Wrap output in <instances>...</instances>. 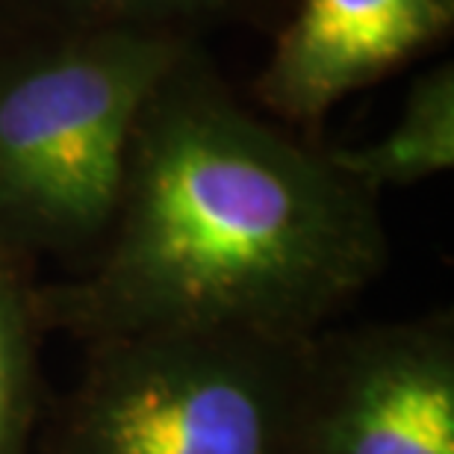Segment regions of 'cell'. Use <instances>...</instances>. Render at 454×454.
<instances>
[{
    "label": "cell",
    "mask_w": 454,
    "mask_h": 454,
    "mask_svg": "<svg viewBox=\"0 0 454 454\" xmlns=\"http://www.w3.org/2000/svg\"><path fill=\"white\" fill-rule=\"evenodd\" d=\"M387 260L378 195L248 110L192 44L139 115L92 266L35 286V313L83 345L166 331L301 342Z\"/></svg>",
    "instance_id": "cell-1"
},
{
    "label": "cell",
    "mask_w": 454,
    "mask_h": 454,
    "mask_svg": "<svg viewBox=\"0 0 454 454\" xmlns=\"http://www.w3.org/2000/svg\"><path fill=\"white\" fill-rule=\"evenodd\" d=\"M195 42L0 18V245L35 257L101 248L139 115Z\"/></svg>",
    "instance_id": "cell-2"
},
{
    "label": "cell",
    "mask_w": 454,
    "mask_h": 454,
    "mask_svg": "<svg viewBox=\"0 0 454 454\" xmlns=\"http://www.w3.org/2000/svg\"><path fill=\"white\" fill-rule=\"evenodd\" d=\"M301 348L201 331L92 342L44 454H289Z\"/></svg>",
    "instance_id": "cell-3"
},
{
    "label": "cell",
    "mask_w": 454,
    "mask_h": 454,
    "mask_svg": "<svg viewBox=\"0 0 454 454\" xmlns=\"http://www.w3.org/2000/svg\"><path fill=\"white\" fill-rule=\"evenodd\" d=\"M289 454H454L451 316L304 340Z\"/></svg>",
    "instance_id": "cell-4"
},
{
    "label": "cell",
    "mask_w": 454,
    "mask_h": 454,
    "mask_svg": "<svg viewBox=\"0 0 454 454\" xmlns=\"http://www.w3.org/2000/svg\"><path fill=\"white\" fill-rule=\"evenodd\" d=\"M451 24L454 0H293L254 95L286 127L316 130L348 95L446 39Z\"/></svg>",
    "instance_id": "cell-5"
},
{
    "label": "cell",
    "mask_w": 454,
    "mask_h": 454,
    "mask_svg": "<svg viewBox=\"0 0 454 454\" xmlns=\"http://www.w3.org/2000/svg\"><path fill=\"white\" fill-rule=\"evenodd\" d=\"M331 162L360 189L380 195L454 168V66L442 62L413 80L398 121L360 148H328Z\"/></svg>",
    "instance_id": "cell-6"
},
{
    "label": "cell",
    "mask_w": 454,
    "mask_h": 454,
    "mask_svg": "<svg viewBox=\"0 0 454 454\" xmlns=\"http://www.w3.org/2000/svg\"><path fill=\"white\" fill-rule=\"evenodd\" d=\"M293 0H0L6 15L160 33L195 42L210 27L284 18Z\"/></svg>",
    "instance_id": "cell-7"
},
{
    "label": "cell",
    "mask_w": 454,
    "mask_h": 454,
    "mask_svg": "<svg viewBox=\"0 0 454 454\" xmlns=\"http://www.w3.org/2000/svg\"><path fill=\"white\" fill-rule=\"evenodd\" d=\"M42 333L30 269L0 245V454H33Z\"/></svg>",
    "instance_id": "cell-8"
}]
</instances>
